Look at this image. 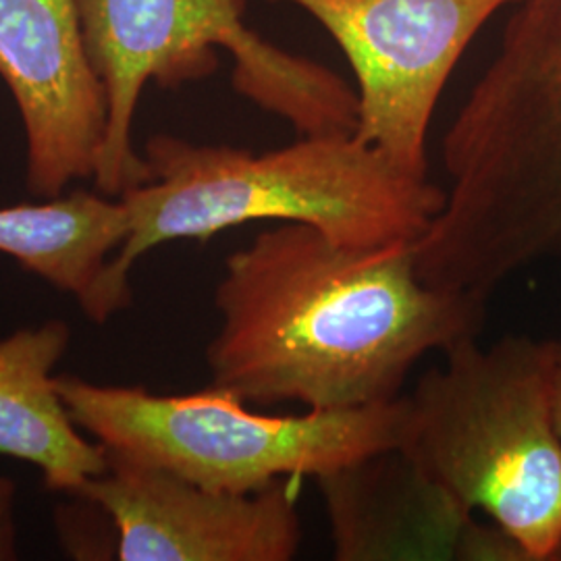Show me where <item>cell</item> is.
<instances>
[{
    "mask_svg": "<svg viewBox=\"0 0 561 561\" xmlns=\"http://www.w3.org/2000/svg\"><path fill=\"white\" fill-rule=\"evenodd\" d=\"M215 308V385L245 403L360 410L400 400L424 356L477 337L486 301L424 283L414 243L356 248L280 222L227 256Z\"/></svg>",
    "mask_w": 561,
    "mask_h": 561,
    "instance_id": "6da1fadb",
    "label": "cell"
},
{
    "mask_svg": "<svg viewBox=\"0 0 561 561\" xmlns=\"http://www.w3.org/2000/svg\"><path fill=\"white\" fill-rule=\"evenodd\" d=\"M445 201L414 241L421 279L486 301L561 256V0H518L443 138Z\"/></svg>",
    "mask_w": 561,
    "mask_h": 561,
    "instance_id": "7a4b0ae2",
    "label": "cell"
},
{
    "mask_svg": "<svg viewBox=\"0 0 561 561\" xmlns=\"http://www.w3.org/2000/svg\"><path fill=\"white\" fill-rule=\"evenodd\" d=\"M150 180L121 194L127 233L108 280L127 308L129 275L162 243L210 240L245 222H300L356 248L414 243L437 217L445 190L403 171L356 134L298 136L252 152L154 136Z\"/></svg>",
    "mask_w": 561,
    "mask_h": 561,
    "instance_id": "3957f363",
    "label": "cell"
},
{
    "mask_svg": "<svg viewBox=\"0 0 561 561\" xmlns=\"http://www.w3.org/2000/svg\"><path fill=\"white\" fill-rule=\"evenodd\" d=\"M401 454L468 514L482 512L524 561L561 560V437L547 341L477 337L403 396Z\"/></svg>",
    "mask_w": 561,
    "mask_h": 561,
    "instance_id": "277c9868",
    "label": "cell"
},
{
    "mask_svg": "<svg viewBox=\"0 0 561 561\" xmlns=\"http://www.w3.org/2000/svg\"><path fill=\"white\" fill-rule=\"evenodd\" d=\"M71 421L108 461L171 472L206 489L256 493L285 479L335 474L400 447L403 398L360 410L268 416L233 391L159 396L57 375Z\"/></svg>",
    "mask_w": 561,
    "mask_h": 561,
    "instance_id": "5b68a950",
    "label": "cell"
},
{
    "mask_svg": "<svg viewBox=\"0 0 561 561\" xmlns=\"http://www.w3.org/2000/svg\"><path fill=\"white\" fill-rule=\"evenodd\" d=\"M81 30L101 78L108 121L94 183L119 198L150 180L134 148V119L148 81L178 88L208 78L217 46L233 59V88L266 102L306 76V59L285 53L245 27V0H78Z\"/></svg>",
    "mask_w": 561,
    "mask_h": 561,
    "instance_id": "8992f818",
    "label": "cell"
},
{
    "mask_svg": "<svg viewBox=\"0 0 561 561\" xmlns=\"http://www.w3.org/2000/svg\"><path fill=\"white\" fill-rule=\"evenodd\" d=\"M337 42L356 78V136L426 175V138L447 80L482 27L518 0H277Z\"/></svg>",
    "mask_w": 561,
    "mask_h": 561,
    "instance_id": "52a82bcc",
    "label": "cell"
},
{
    "mask_svg": "<svg viewBox=\"0 0 561 561\" xmlns=\"http://www.w3.org/2000/svg\"><path fill=\"white\" fill-rule=\"evenodd\" d=\"M294 481L229 493L108 461L76 497L96 503L111 520L121 561H289L301 542Z\"/></svg>",
    "mask_w": 561,
    "mask_h": 561,
    "instance_id": "ba28073f",
    "label": "cell"
},
{
    "mask_svg": "<svg viewBox=\"0 0 561 561\" xmlns=\"http://www.w3.org/2000/svg\"><path fill=\"white\" fill-rule=\"evenodd\" d=\"M0 78L25 129L27 190L46 201L94 178L108 104L78 0H0Z\"/></svg>",
    "mask_w": 561,
    "mask_h": 561,
    "instance_id": "9c48e42d",
    "label": "cell"
},
{
    "mask_svg": "<svg viewBox=\"0 0 561 561\" xmlns=\"http://www.w3.org/2000/svg\"><path fill=\"white\" fill-rule=\"evenodd\" d=\"M69 341L71 329L59 319L0 340V456L36 466L50 491L76 495L108 458L60 400L55 368Z\"/></svg>",
    "mask_w": 561,
    "mask_h": 561,
    "instance_id": "30bf717a",
    "label": "cell"
},
{
    "mask_svg": "<svg viewBox=\"0 0 561 561\" xmlns=\"http://www.w3.org/2000/svg\"><path fill=\"white\" fill-rule=\"evenodd\" d=\"M127 233L119 198L76 190L0 208V254L71 294L92 322L123 310L108 266Z\"/></svg>",
    "mask_w": 561,
    "mask_h": 561,
    "instance_id": "8fae6325",
    "label": "cell"
},
{
    "mask_svg": "<svg viewBox=\"0 0 561 561\" xmlns=\"http://www.w3.org/2000/svg\"><path fill=\"white\" fill-rule=\"evenodd\" d=\"M18 484L0 477V561L18 558V524H15Z\"/></svg>",
    "mask_w": 561,
    "mask_h": 561,
    "instance_id": "7c38bea8",
    "label": "cell"
},
{
    "mask_svg": "<svg viewBox=\"0 0 561 561\" xmlns=\"http://www.w3.org/2000/svg\"><path fill=\"white\" fill-rule=\"evenodd\" d=\"M549 364H551V400H553V419L561 437V340H547Z\"/></svg>",
    "mask_w": 561,
    "mask_h": 561,
    "instance_id": "4fadbf2b",
    "label": "cell"
}]
</instances>
